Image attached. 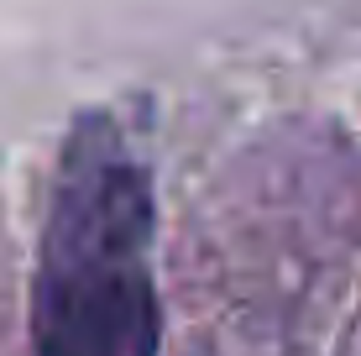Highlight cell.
<instances>
[{
  "label": "cell",
  "instance_id": "cell-1",
  "mask_svg": "<svg viewBox=\"0 0 361 356\" xmlns=\"http://www.w3.org/2000/svg\"><path fill=\"white\" fill-rule=\"evenodd\" d=\"M157 183L116 110H79L53 157L27 288L32 356H157Z\"/></svg>",
  "mask_w": 361,
  "mask_h": 356
}]
</instances>
